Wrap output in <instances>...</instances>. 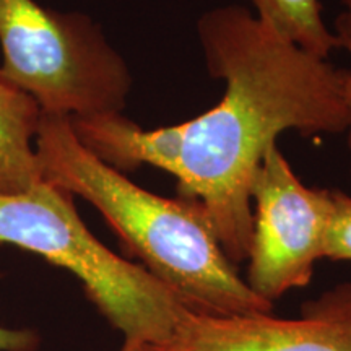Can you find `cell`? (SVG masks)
<instances>
[{"mask_svg":"<svg viewBox=\"0 0 351 351\" xmlns=\"http://www.w3.org/2000/svg\"><path fill=\"white\" fill-rule=\"evenodd\" d=\"M145 351H351V282L302 304L295 319L187 311L168 339Z\"/></svg>","mask_w":351,"mask_h":351,"instance_id":"obj_6","label":"cell"},{"mask_svg":"<svg viewBox=\"0 0 351 351\" xmlns=\"http://www.w3.org/2000/svg\"><path fill=\"white\" fill-rule=\"evenodd\" d=\"M341 5H343V10L339 13V16L335 19V34L337 43H339L340 49H345L348 52L351 57V0H340ZM346 101H348V109H350V127L346 130L348 134V152H350V158H351V70H350V77H348V85H346Z\"/></svg>","mask_w":351,"mask_h":351,"instance_id":"obj_10","label":"cell"},{"mask_svg":"<svg viewBox=\"0 0 351 351\" xmlns=\"http://www.w3.org/2000/svg\"><path fill=\"white\" fill-rule=\"evenodd\" d=\"M0 245L70 271L127 345L160 343L189 311L140 263L101 243L78 215L73 195L47 181L28 194L0 195Z\"/></svg>","mask_w":351,"mask_h":351,"instance_id":"obj_3","label":"cell"},{"mask_svg":"<svg viewBox=\"0 0 351 351\" xmlns=\"http://www.w3.org/2000/svg\"><path fill=\"white\" fill-rule=\"evenodd\" d=\"M41 337L32 328H10L0 326V351H36Z\"/></svg>","mask_w":351,"mask_h":351,"instance_id":"obj_11","label":"cell"},{"mask_svg":"<svg viewBox=\"0 0 351 351\" xmlns=\"http://www.w3.org/2000/svg\"><path fill=\"white\" fill-rule=\"evenodd\" d=\"M0 78L28 93L43 114L88 117L125 106L132 77L99 26L34 0H0Z\"/></svg>","mask_w":351,"mask_h":351,"instance_id":"obj_4","label":"cell"},{"mask_svg":"<svg viewBox=\"0 0 351 351\" xmlns=\"http://www.w3.org/2000/svg\"><path fill=\"white\" fill-rule=\"evenodd\" d=\"M324 258L351 262V195L341 191H330Z\"/></svg>","mask_w":351,"mask_h":351,"instance_id":"obj_9","label":"cell"},{"mask_svg":"<svg viewBox=\"0 0 351 351\" xmlns=\"http://www.w3.org/2000/svg\"><path fill=\"white\" fill-rule=\"evenodd\" d=\"M119 351H145L143 346H137V345H127V343H122L121 350Z\"/></svg>","mask_w":351,"mask_h":351,"instance_id":"obj_12","label":"cell"},{"mask_svg":"<svg viewBox=\"0 0 351 351\" xmlns=\"http://www.w3.org/2000/svg\"><path fill=\"white\" fill-rule=\"evenodd\" d=\"M197 33L208 73L225 82L217 106L152 130L121 112L70 117V125L88 152L121 173L148 165L173 174L178 197L204 207L238 267L247 258L251 189L267 148L285 130L302 137L348 130L350 70L301 49L245 7L205 12Z\"/></svg>","mask_w":351,"mask_h":351,"instance_id":"obj_1","label":"cell"},{"mask_svg":"<svg viewBox=\"0 0 351 351\" xmlns=\"http://www.w3.org/2000/svg\"><path fill=\"white\" fill-rule=\"evenodd\" d=\"M36 153L44 181L93 205L125 251L191 313H274L226 257L200 204L166 199L132 182L78 142L70 117L43 114Z\"/></svg>","mask_w":351,"mask_h":351,"instance_id":"obj_2","label":"cell"},{"mask_svg":"<svg viewBox=\"0 0 351 351\" xmlns=\"http://www.w3.org/2000/svg\"><path fill=\"white\" fill-rule=\"evenodd\" d=\"M254 225L245 283L275 304L293 289L306 288L324 258L330 217V191L307 187L275 145L267 148L252 189Z\"/></svg>","mask_w":351,"mask_h":351,"instance_id":"obj_5","label":"cell"},{"mask_svg":"<svg viewBox=\"0 0 351 351\" xmlns=\"http://www.w3.org/2000/svg\"><path fill=\"white\" fill-rule=\"evenodd\" d=\"M256 15L311 54L328 59L339 49L335 34L322 20L319 0H251Z\"/></svg>","mask_w":351,"mask_h":351,"instance_id":"obj_8","label":"cell"},{"mask_svg":"<svg viewBox=\"0 0 351 351\" xmlns=\"http://www.w3.org/2000/svg\"><path fill=\"white\" fill-rule=\"evenodd\" d=\"M41 117L32 96L0 78V195L28 194L44 181L32 145Z\"/></svg>","mask_w":351,"mask_h":351,"instance_id":"obj_7","label":"cell"}]
</instances>
